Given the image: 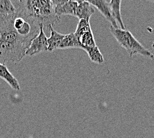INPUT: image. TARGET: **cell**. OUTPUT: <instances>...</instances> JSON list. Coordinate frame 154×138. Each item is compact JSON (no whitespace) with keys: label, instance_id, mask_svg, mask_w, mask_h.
Segmentation results:
<instances>
[{"label":"cell","instance_id":"6da1fadb","mask_svg":"<svg viewBox=\"0 0 154 138\" xmlns=\"http://www.w3.org/2000/svg\"><path fill=\"white\" fill-rule=\"evenodd\" d=\"M40 25L22 14L0 17V63H17L25 56L31 43L39 33Z\"/></svg>","mask_w":154,"mask_h":138},{"label":"cell","instance_id":"7a4b0ae2","mask_svg":"<svg viewBox=\"0 0 154 138\" xmlns=\"http://www.w3.org/2000/svg\"><path fill=\"white\" fill-rule=\"evenodd\" d=\"M18 9L25 17L42 25L44 29L59 23L60 19L54 13L51 0H19Z\"/></svg>","mask_w":154,"mask_h":138},{"label":"cell","instance_id":"3957f363","mask_svg":"<svg viewBox=\"0 0 154 138\" xmlns=\"http://www.w3.org/2000/svg\"><path fill=\"white\" fill-rule=\"evenodd\" d=\"M110 31L118 44L126 49L130 57H132L136 54H140L147 59L154 60V54L143 47L130 31L122 29L119 27L115 28L112 26H110Z\"/></svg>","mask_w":154,"mask_h":138},{"label":"cell","instance_id":"277c9868","mask_svg":"<svg viewBox=\"0 0 154 138\" xmlns=\"http://www.w3.org/2000/svg\"><path fill=\"white\" fill-rule=\"evenodd\" d=\"M48 44L47 38L44 32V28L42 25H40L39 33L32 41L29 47L26 51L25 55L34 56L43 51H47Z\"/></svg>","mask_w":154,"mask_h":138},{"label":"cell","instance_id":"5b68a950","mask_svg":"<svg viewBox=\"0 0 154 138\" xmlns=\"http://www.w3.org/2000/svg\"><path fill=\"white\" fill-rule=\"evenodd\" d=\"M86 1L88 2L92 5L94 6L101 13L102 15L110 22L111 26L115 28L119 27L117 22L116 21L113 15H112L109 3H108L106 0H86Z\"/></svg>","mask_w":154,"mask_h":138},{"label":"cell","instance_id":"8992f818","mask_svg":"<svg viewBox=\"0 0 154 138\" xmlns=\"http://www.w3.org/2000/svg\"><path fill=\"white\" fill-rule=\"evenodd\" d=\"M0 78L5 81L11 87L16 91L21 90L20 85L17 78L9 71L4 64L0 63Z\"/></svg>","mask_w":154,"mask_h":138},{"label":"cell","instance_id":"52a82bcc","mask_svg":"<svg viewBox=\"0 0 154 138\" xmlns=\"http://www.w3.org/2000/svg\"><path fill=\"white\" fill-rule=\"evenodd\" d=\"M95 9L92 5L88 2L85 1L81 4H79L76 10L75 17H78L79 20L85 19L90 21L91 16L94 14Z\"/></svg>","mask_w":154,"mask_h":138},{"label":"cell","instance_id":"ba28073f","mask_svg":"<svg viewBox=\"0 0 154 138\" xmlns=\"http://www.w3.org/2000/svg\"><path fill=\"white\" fill-rule=\"evenodd\" d=\"M49 30L51 31V36L47 38V51L52 52V51L59 49L65 35L57 32L54 29L53 26L49 27Z\"/></svg>","mask_w":154,"mask_h":138},{"label":"cell","instance_id":"9c48e42d","mask_svg":"<svg viewBox=\"0 0 154 138\" xmlns=\"http://www.w3.org/2000/svg\"><path fill=\"white\" fill-rule=\"evenodd\" d=\"M78 5V3L69 1L65 4L54 8V13L59 17L62 15H72L75 17L76 10Z\"/></svg>","mask_w":154,"mask_h":138},{"label":"cell","instance_id":"30bf717a","mask_svg":"<svg viewBox=\"0 0 154 138\" xmlns=\"http://www.w3.org/2000/svg\"><path fill=\"white\" fill-rule=\"evenodd\" d=\"M82 44L79 39L75 33H72L68 35H65L62 43H60L59 49H81Z\"/></svg>","mask_w":154,"mask_h":138},{"label":"cell","instance_id":"8fae6325","mask_svg":"<svg viewBox=\"0 0 154 138\" xmlns=\"http://www.w3.org/2000/svg\"><path fill=\"white\" fill-rule=\"evenodd\" d=\"M121 4L122 0H110V5L112 15L117 22L118 26L122 29H126L124 24L121 15Z\"/></svg>","mask_w":154,"mask_h":138},{"label":"cell","instance_id":"7c38bea8","mask_svg":"<svg viewBox=\"0 0 154 138\" xmlns=\"http://www.w3.org/2000/svg\"><path fill=\"white\" fill-rule=\"evenodd\" d=\"M82 49L88 54L89 59L92 62L96 64H102L104 62V57L99 50L98 46L94 47H82Z\"/></svg>","mask_w":154,"mask_h":138},{"label":"cell","instance_id":"4fadbf2b","mask_svg":"<svg viewBox=\"0 0 154 138\" xmlns=\"http://www.w3.org/2000/svg\"><path fill=\"white\" fill-rule=\"evenodd\" d=\"M16 9L11 0H0V17H5L15 14Z\"/></svg>","mask_w":154,"mask_h":138},{"label":"cell","instance_id":"5bb4252c","mask_svg":"<svg viewBox=\"0 0 154 138\" xmlns=\"http://www.w3.org/2000/svg\"><path fill=\"white\" fill-rule=\"evenodd\" d=\"M79 39L82 47H94L96 45L92 30L86 32L82 36L80 37Z\"/></svg>","mask_w":154,"mask_h":138},{"label":"cell","instance_id":"9a60e30c","mask_svg":"<svg viewBox=\"0 0 154 138\" xmlns=\"http://www.w3.org/2000/svg\"><path fill=\"white\" fill-rule=\"evenodd\" d=\"M91 30L92 29L91 27V24H90V21L85 20V19H81V20H79V23L77 25L75 34L78 37V38H79L80 37L82 36L86 32Z\"/></svg>","mask_w":154,"mask_h":138},{"label":"cell","instance_id":"2e32d148","mask_svg":"<svg viewBox=\"0 0 154 138\" xmlns=\"http://www.w3.org/2000/svg\"><path fill=\"white\" fill-rule=\"evenodd\" d=\"M69 1V0H51V3H52L53 5L54 6V8L65 4V3L68 2Z\"/></svg>","mask_w":154,"mask_h":138},{"label":"cell","instance_id":"e0dca14e","mask_svg":"<svg viewBox=\"0 0 154 138\" xmlns=\"http://www.w3.org/2000/svg\"><path fill=\"white\" fill-rule=\"evenodd\" d=\"M69 1H72V2H76L78 3V4H81V3L83 2L86 1V0H69Z\"/></svg>","mask_w":154,"mask_h":138},{"label":"cell","instance_id":"ac0fdd59","mask_svg":"<svg viewBox=\"0 0 154 138\" xmlns=\"http://www.w3.org/2000/svg\"><path fill=\"white\" fill-rule=\"evenodd\" d=\"M146 1H149V2H153V3H154V0H146Z\"/></svg>","mask_w":154,"mask_h":138},{"label":"cell","instance_id":"d6986e66","mask_svg":"<svg viewBox=\"0 0 154 138\" xmlns=\"http://www.w3.org/2000/svg\"><path fill=\"white\" fill-rule=\"evenodd\" d=\"M152 48H153V49H154V43H153V44H152Z\"/></svg>","mask_w":154,"mask_h":138}]
</instances>
